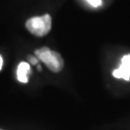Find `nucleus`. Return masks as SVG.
Instances as JSON below:
<instances>
[{"label":"nucleus","mask_w":130,"mask_h":130,"mask_svg":"<svg viewBox=\"0 0 130 130\" xmlns=\"http://www.w3.org/2000/svg\"><path fill=\"white\" fill-rule=\"evenodd\" d=\"M35 56L53 72H60L64 68L62 56L48 47H41L35 51Z\"/></svg>","instance_id":"obj_1"},{"label":"nucleus","mask_w":130,"mask_h":130,"mask_svg":"<svg viewBox=\"0 0 130 130\" xmlns=\"http://www.w3.org/2000/svg\"><path fill=\"white\" fill-rule=\"evenodd\" d=\"M52 20L49 14H43L41 17H34L29 19L25 23L26 29L29 32L37 36L43 37L51 30Z\"/></svg>","instance_id":"obj_2"},{"label":"nucleus","mask_w":130,"mask_h":130,"mask_svg":"<svg viewBox=\"0 0 130 130\" xmlns=\"http://www.w3.org/2000/svg\"><path fill=\"white\" fill-rule=\"evenodd\" d=\"M30 73H31L30 65L26 62H21L18 67V70H17L18 80L21 83H27L28 76Z\"/></svg>","instance_id":"obj_3"},{"label":"nucleus","mask_w":130,"mask_h":130,"mask_svg":"<svg viewBox=\"0 0 130 130\" xmlns=\"http://www.w3.org/2000/svg\"><path fill=\"white\" fill-rule=\"evenodd\" d=\"M113 76L116 77V78H121L124 79L126 81H129L130 80V70L123 67L122 65L120 66V68H118L117 70H115L113 71Z\"/></svg>","instance_id":"obj_4"},{"label":"nucleus","mask_w":130,"mask_h":130,"mask_svg":"<svg viewBox=\"0 0 130 130\" xmlns=\"http://www.w3.org/2000/svg\"><path fill=\"white\" fill-rule=\"evenodd\" d=\"M121 65H122L123 67L127 68V69L130 70V55H125L122 57Z\"/></svg>","instance_id":"obj_5"},{"label":"nucleus","mask_w":130,"mask_h":130,"mask_svg":"<svg viewBox=\"0 0 130 130\" xmlns=\"http://www.w3.org/2000/svg\"><path fill=\"white\" fill-rule=\"evenodd\" d=\"M93 7H99L101 5V0H87Z\"/></svg>","instance_id":"obj_6"},{"label":"nucleus","mask_w":130,"mask_h":130,"mask_svg":"<svg viewBox=\"0 0 130 130\" xmlns=\"http://www.w3.org/2000/svg\"><path fill=\"white\" fill-rule=\"evenodd\" d=\"M28 60L30 62V64H32V65H37L38 63H39V59H38L37 57H35V56H29Z\"/></svg>","instance_id":"obj_7"},{"label":"nucleus","mask_w":130,"mask_h":130,"mask_svg":"<svg viewBox=\"0 0 130 130\" xmlns=\"http://www.w3.org/2000/svg\"><path fill=\"white\" fill-rule=\"evenodd\" d=\"M2 65H3V59H2V57L0 55V70L2 69Z\"/></svg>","instance_id":"obj_8"},{"label":"nucleus","mask_w":130,"mask_h":130,"mask_svg":"<svg viewBox=\"0 0 130 130\" xmlns=\"http://www.w3.org/2000/svg\"><path fill=\"white\" fill-rule=\"evenodd\" d=\"M38 70H39V71H41V70H42V67H41L40 65H38Z\"/></svg>","instance_id":"obj_9"},{"label":"nucleus","mask_w":130,"mask_h":130,"mask_svg":"<svg viewBox=\"0 0 130 130\" xmlns=\"http://www.w3.org/2000/svg\"><path fill=\"white\" fill-rule=\"evenodd\" d=\"M0 130H1V129H0Z\"/></svg>","instance_id":"obj_10"}]
</instances>
